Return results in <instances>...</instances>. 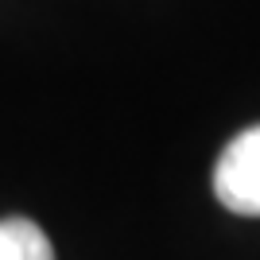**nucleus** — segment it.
<instances>
[{"mask_svg": "<svg viewBox=\"0 0 260 260\" xmlns=\"http://www.w3.org/2000/svg\"><path fill=\"white\" fill-rule=\"evenodd\" d=\"M214 194L229 214L260 217V124L237 132L214 163Z\"/></svg>", "mask_w": 260, "mask_h": 260, "instance_id": "obj_1", "label": "nucleus"}, {"mask_svg": "<svg viewBox=\"0 0 260 260\" xmlns=\"http://www.w3.org/2000/svg\"><path fill=\"white\" fill-rule=\"evenodd\" d=\"M0 260H54V249L31 217H4L0 221Z\"/></svg>", "mask_w": 260, "mask_h": 260, "instance_id": "obj_2", "label": "nucleus"}]
</instances>
